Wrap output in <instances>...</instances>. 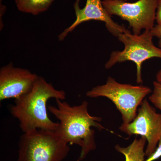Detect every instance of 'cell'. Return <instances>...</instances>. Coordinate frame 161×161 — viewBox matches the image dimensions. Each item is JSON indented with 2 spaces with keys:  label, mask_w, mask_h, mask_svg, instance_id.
Listing matches in <instances>:
<instances>
[{
  "label": "cell",
  "mask_w": 161,
  "mask_h": 161,
  "mask_svg": "<svg viewBox=\"0 0 161 161\" xmlns=\"http://www.w3.org/2000/svg\"><path fill=\"white\" fill-rule=\"evenodd\" d=\"M56 102L57 107H48L49 112L59 120L55 132L66 143L80 146L81 151L77 161H82L96 149L95 131L92 127L99 131L106 130L99 123L102 119L90 115L86 101L74 106L60 99Z\"/></svg>",
  "instance_id": "cell-1"
},
{
  "label": "cell",
  "mask_w": 161,
  "mask_h": 161,
  "mask_svg": "<svg viewBox=\"0 0 161 161\" xmlns=\"http://www.w3.org/2000/svg\"><path fill=\"white\" fill-rule=\"evenodd\" d=\"M64 100L66 94L63 90L56 89L51 83L38 76L31 91L15 99L14 104L9 107V112L19 123L23 133L36 130L54 131L58 123L50 119L47 103L50 98Z\"/></svg>",
  "instance_id": "cell-2"
},
{
  "label": "cell",
  "mask_w": 161,
  "mask_h": 161,
  "mask_svg": "<svg viewBox=\"0 0 161 161\" xmlns=\"http://www.w3.org/2000/svg\"><path fill=\"white\" fill-rule=\"evenodd\" d=\"M70 149L54 131L36 130L20 136L18 161H63Z\"/></svg>",
  "instance_id": "cell-3"
},
{
  "label": "cell",
  "mask_w": 161,
  "mask_h": 161,
  "mask_svg": "<svg viewBox=\"0 0 161 161\" xmlns=\"http://www.w3.org/2000/svg\"><path fill=\"white\" fill-rule=\"evenodd\" d=\"M151 92L148 86L119 83L109 77L105 84L95 87L87 92L86 95L90 98L106 97L112 101L121 114L122 125H126L134 119L139 106Z\"/></svg>",
  "instance_id": "cell-4"
},
{
  "label": "cell",
  "mask_w": 161,
  "mask_h": 161,
  "mask_svg": "<svg viewBox=\"0 0 161 161\" xmlns=\"http://www.w3.org/2000/svg\"><path fill=\"white\" fill-rule=\"evenodd\" d=\"M118 40L123 43V51L112 52L108 61L105 66L109 69L116 64L126 61L134 62L136 66V82L143 83L142 64L150 58H161V49L153 44V37L150 30H145L142 34L136 35L131 32L124 33L119 35Z\"/></svg>",
  "instance_id": "cell-5"
},
{
  "label": "cell",
  "mask_w": 161,
  "mask_h": 161,
  "mask_svg": "<svg viewBox=\"0 0 161 161\" xmlns=\"http://www.w3.org/2000/svg\"><path fill=\"white\" fill-rule=\"evenodd\" d=\"M159 0H139L128 3L119 0H103V6L112 16L117 15L126 20L133 34L140 35L141 31L151 30L154 27Z\"/></svg>",
  "instance_id": "cell-6"
},
{
  "label": "cell",
  "mask_w": 161,
  "mask_h": 161,
  "mask_svg": "<svg viewBox=\"0 0 161 161\" xmlns=\"http://www.w3.org/2000/svg\"><path fill=\"white\" fill-rule=\"evenodd\" d=\"M119 130L130 136L138 135L145 137L148 142L145 153L148 157L155 151L161 138V114L157 113L148 100L144 99L133 121L121 125Z\"/></svg>",
  "instance_id": "cell-7"
},
{
  "label": "cell",
  "mask_w": 161,
  "mask_h": 161,
  "mask_svg": "<svg viewBox=\"0 0 161 161\" xmlns=\"http://www.w3.org/2000/svg\"><path fill=\"white\" fill-rule=\"evenodd\" d=\"M38 75L10 62L0 69V101L18 99L32 89Z\"/></svg>",
  "instance_id": "cell-8"
},
{
  "label": "cell",
  "mask_w": 161,
  "mask_h": 161,
  "mask_svg": "<svg viewBox=\"0 0 161 161\" xmlns=\"http://www.w3.org/2000/svg\"><path fill=\"white\" fill-rule=\"evenodd\" d=\"M80 0H76L74 8L76 19L74 23L66 28L58 36V39L62 41L69 33L75 30L81 23L90 20L102 21L105 23L106 27L111 34L115 36L124 33L131 32L125 27L115 23L111 18L103 6L101 0H86V4L83 9H80L79 3Z\"/></svg>",
  "instance_id": "cell-9"
},
{
  "label": "cell",
  "mask_w": 161,
  "mask_h": 161,
  "mask_svg": "<svg viewBox=\"0 0 161 161\" xmlns=\"http://www.w3.org/2000/svg\"><path fill=\"white\" fill-rule=\"evenodd\" d=\"M147 142L144 137L136 138L128 147H121L116 145L115 148L117 152L125 156V161H145V147Z\"/></svg>",
  "instance_id": "cell-10"
},
{
  "label": "cell",
  "mask_w": 161,
  "mask_h": 161,
  "mask_svg": "<svg viewBox=\"0 0 161 161\" xmlns=\"http://www.w3.org/2000/svg\"><path fill=\"white\" fill-rule=\"evenodd\" d=\"M55 0H15L19 11L33 15L46 11Z\"/></svg>",
  "instance_id": "cell-11"
},
{
  "label": "cell",
  "mask_w": 161,
  "mask_h": 161,
  "mask_svg": "<svg viewBox=\"0 0 161 161\" xmlns=\"http://www.w3.org/2000/svg\"><path fill=\"white\" fill-rule=\"evenodd\" d=\"M153 90L149 99L157 108L161 111V84L157 81L153 82Z\"/></svg>",
  "instance_id": "cell-12"
},
{
  "label": "cell",
  "mask_w": 161,
  "mask_h": 161,
  "mask_svg": "<svg viewBox=\"0 0 161 161\" xmlns=\"http://www.w3.org/2000/svg\"><path fill=\"white\" fill-rule=\"evenodd\" d=\"M161 157V138L158 144V147H157L155 151L150 156L147 157L145 161H154L158 159Z\"/></svg>",
  "instance_id": "cell-13"
},
{
  "label": "cell",
  "mask_w": 161,
  "mask_h": 161,
  "mask_svg": "<svg viewBox=\"0 0 161 161\" xmlns=\"http://www.w3.org/2000/svg\"><path fill=\"white\" fill-rule=\"evenodd\" d=\"M153 37L158 39V47L161 49V26L157 25L150 30Z\"/></svg>",
  "instance_id": "cell-14"
},
{
  "label": "cell",
  "mask_w": 161,
  "mask_h": 161,
  "mask_svg": "<svg viewBox=\"0 0 161 161\" xmlns=\"http://www.w3.org/2000/svg\"><path fill=\"white\" fill-rule=\"evenodd\" d=\"M155 20L158 25L161 26V0H159L157 12L156 13Z\"/></svg>",
  "instance_id": "cell-15"
},
{
  "label": "cell",
  "mask_w": 161,
  "mask_h": 161,
  "mask_svg": "<svg viewBox=\"0 0 161 161\" xmlns=\"http://www.w3.org/2000/svg\"><path fill=\"white\" fill-rule=\"evenodd\" d=\"M156 81L161 84V69L157 74Z\"/></svg>",
  "instance_id": "cell-16"
},
{
  "label": "cell",
  "mask_w": 161,
  "mask_h": 161,
  "mask_svg": "<svg viewBox=\"0 0 161 161\" xmlns=\"http://www.w3.org/2000/svg\"><path fill=\"white\" fill-rule=\"evenodd\" d=\"M119 1H123V2H126L127 1H128V0H119Z\"/></svg>",
  "instance_id": "cell-17"
},
{
  "label": "cell",
  "mask_w": 161,
  "mask_h": 161,
  "mask_svg": "<svg viewBox=\"0 0 161 161\" xmlns=\"http://www.w3.org/2000/svg\"><path fill=\"white\" fill-rule=\"evenodd\" d=\"M2 1H3V0H0V2H1V5H2Z\"/></svg>",
  "instance_id": "cell-18"
}]
</instances>
